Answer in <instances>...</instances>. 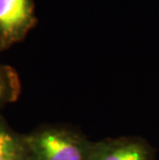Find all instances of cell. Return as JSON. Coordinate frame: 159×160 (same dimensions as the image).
I'll return each instance as SVG.
<instances>
[{
    "label": "cell",
    "instance_id": "obj_1",
    "mask_svg": "<svg viewBox=\"0 0 159 160\" xmlns=\"http://www.w3.org/2000/svg\"><path fill=\"white\" fill-rule=\"evenodd\" d=\"M28 160H89L93 142L74 129L49 126L23 137Z\"/></svg>",
    "mask_w": 159,
    "mask_h": 160
},
{
    "label": "cell",
    "instance_id": "obj_2",
    "mask_svg": "<svg viewBox=\"0 0 159 160\" xmlns=\"http://www.w3.org/2000/svg\"><path fill=\"white\" fill-rule=\"evenodd\" d=\"M34 22L33 0H0V50L21 40Z\"/></svg>",
    "mask_w": 159,
    "mask_h": 160
},
{
    "label": "cell",
    "instance_id": "obj_3",
    "mask_svg": "<svg viewBox=\"0 0 159 160\" xmlns=\"http://www.w3.org/2000/svg\"><path fill=\"white\" fill-rule=\"evenodd\" d=\"M155 150L141 137H120L93 142L89 160H155Z\"/></svg>",
    "mask_w": 159,
    "mask_h": 160
},
{
    "label": "cell",
    "instance_id": "obj_4",
    "mask_svg": "<svg viewBox=\"0 0 159 160\" xmlns=\"http://www.w3.org/2000/svg\"><path fill=\"white\" fill-rule=\"evenodd\" d=\"M0 160H28L23 137H17L0 123Z\"/></svg>",
    "mask_w": 159,
    "mask_h": 160
},
{
    "label": "cell",
    "instance_id": "obj_5",
    "mask_svg": "<svg viewBox=\"0 0 159 160\" xmlns=\"http://www.w3.org/2000/svg\"><path fill=\"white\" fill-rule=\"evenodd\" d=\"M8 94V84L5 74L0 70V100H3Z\"/></svg>",
    "mask_w": 159,
    "mask_h": 160
}]
</instances>
